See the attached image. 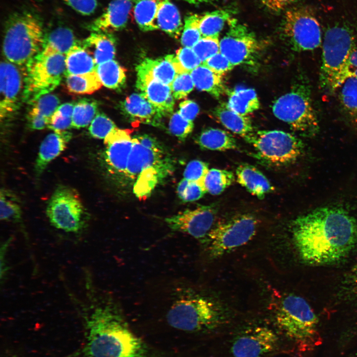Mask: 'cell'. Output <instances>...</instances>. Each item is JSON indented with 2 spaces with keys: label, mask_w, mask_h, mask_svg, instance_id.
Segmentation results:
<instances>
[{
  "label": "cell",
  "mask_w": 357,
  "mask_h": 357,
  "mask_svg": "<svg viewBox=\"0 0 357 357\" xmlns=\"http://www.w3.org/2000/svg\"><path fill=\"white\" fill-rule=\"evenodd\" d=\"M294 242L301 259L314 265L339 262L357 244V221L337 207L318 208L295 219Z\"/></svg>",
  "instance_id": "6da1fadb"
},
{
  "label": "cell",
  "mask_w": 357,
  "mask_h": 357,
  "mask_svg": "<svg viewBox=\"0 0 357 357\" xmlns=\"http://www.w3.org/2000/svg\"><path fill=\"white\" fill-rule=\"evenodd\" d=\"M82 317V357H149L147 346L132 331L113 299L94 304Z\"/></svg>",
  "instance_id": "7a4b0ae2"
},
{
  "label": "cell",
  "mask_w": 357,
  "mask_h": 357,
  "mask_svg": "<svg viewBox=\"0 0 357 357\" xmlns=\"http://www.w3.org/2000/svg\"><path fill=\"white\" fill-rule=\"evenodd\" d=\"M173 294L166 316L173 328L188 332L210 333L225 321L218 306L207 296L186 286L177 288Z\"/></svg>",
  "instance_id": "3957f363"
},
{
  "label": "cell",
  "mask_w": 357,
  "mask_h": 357,
  "mask_svg": "<svg viewBox=\"0 0 357 357\" xmlns=\"http://www.w3.org/2000/svg\"><path fill=\"white\" fill-rule=\"evenodd\" d=\"M132 143L125 183L131 184L137 197L144 199L174 172L175 162L162 144L155 147L146 146L135 136Z\"/></svg>",
  "instance_id": "277c9868"
},
{
  "label": "cell",
  "mask_w": 357,
  "mask_h": 357,
  "mask_svg": "<svg viewBox=\"0 0 357 357\" xmlns=\"http://www.w3.org/2000/svg\"><path fill=\"white\" fill-rule=\"evenodd\" d=\"M275 328L283 341L288 340L301 349L317 342L318 318L308 302L292 294L282 296L274 305Z\"/></svg>",
  "instance_id": "5b68a950"
},
{
  "label": "cell",
  "mask_w": 357,
  "mask_h": 357,
  "mask_svg": "<svg viewBox=\"0 0 357 357\" xmlns=\"http://www.w3.org/2000/svg\"><path fill=\"white\" fill-rule=\"evenodd\" d=\"M45 34L42 22L35 13L22 11L8 16L2 41L4 58L25 67L43 48Z\"/></svg>",
  "instance_id": "8992f818"
},
{
  "label": "cell",
  "mask_w": 357,
  "mask_h": 357,
  "mask_svg": "<svg viewBox=\"0 0 357 357\" xmlns=\"http://www.w3.org/2000/svg\"><path fill=\"white\" fill-rule=\"evenodd\" d=\"M218 337V357H268L282 349L283 340L276 330L255 324Z\"/></svg>",
  "instance_id": "52a82bcc"
},
{
  "label": "cell",
  "mask_w": 357,
  "mask_h": 357,
  "mask_svg": "<svg viewBox=\"0 0 357 357\" xmlns=\"http://www.w3.org/2000/svg\"><path fill=\"white\" fill-rule=\"evenodd\" d=\"M272 111L277 118L305 136H314L319 130L311 88L305 78L296 82L289 92L275 100Z\"/></svg>",
  "instance_id": "ba28073f"
},
{
  "label": "cell",
  "mask_w": 357,
  "mask_h": 357,
  "mask_svg": "<svg viewBox=\"0 0 357 357\" xmlns=\"http://www.w3.org/2000/svg\"><path fill=\"white\" fill-rule=\"evenodd\" d=\"M357 43V33L348 22H337L326 30L322 43L319 78L321 88L334 92L338 77Z\"/></svg>",
  "instance_id": "9c48e42d"
},
{
  "label": "cell",
  "mask_w": 357,
  "mask_h": 357,
  "mask_svg": "<svg viewBox=\"0 0 357 357\" xmlns=\"http://www.w3.org/2000/svg\"><path fill=\"white\" fill-rule=\"evenodd\" d=\"M65 55L45 47L29 61L25 66L23 101L31 105L60 85L65 75Z\"/></svg>",
  "instance_id": "30bf717a"
},
{
  "label": "cell",
  "mask_w": 357,
  "mask_h": 357,
  "mask_svg": "<svg viewBox=\"0 0 357 357\" xmlns=\"http://www.w3.org/2000/svg\"><path fill=\"white\" fill-rule=\"evenodd\" d=\"M257 226L253 216L237 215L214 225L201 241L209 257L218 258L246 244L255 235Z\"/></svg>",
  "instance_id": "8fae6325"
},
{
  "label": "cell",
  "mask_w": 357,
  "mask_h": 357,
  "mask_svg": "<svg viewBox=\"0 0 357 357\" xmlns=\"http://www.w3.org/2000/svg\"><path fill=\"white\" fill-rule=\"evenodd\" d=\"M255 151V157L273 166L294 162L302 153L304 145L293 134L279 130H257L244 138Z\"/></svg>",
  "instance_id": "7c38bea8"
},
{
  "label": "cell",
  "mask_w": 357,
  "mask_h": 357,
  "mask_svg": "<svg viewBox=\"0 0 357 357\" xmlns=\"http://www.w3.org/2000/svg\"><path fill=\"white\" fill-rule=\"evenodd\" d=\"M282 31L284 39L294 52L313 51L322 45L321 27L309 7L300 6L288 9L283 19Z\"/></svg>",
  "instance_id": "4fadbf2b"
},
{
  "label": "cell",
  "mask_w": 357,
  "mask_h": 357,
  "mask_svg": "<svg viewBox=\"0 0 357 357\" xmlns=\"http://www.w3.org/2000/svg\"><path fill=\"white\" fill-rule=\"evenodd\" d=\"M46 213L51 224L67 232L77 233L86 223L87 214L78 193L65 185L58 186L49 201Z\"/></svg>",
  "instance_id": "5bb4252c"
},
{
  "label": "cell",
  "mask_w": 357,
  "mask_h": 357,
  "mask_svg": "<svg viewBox=\"0 0 357 357\" xmlns=\"http://www.w3.org/2000/svg\"><path fill=\"white\" fill-rule=\"evenodd\" d=\"M1 121L11 119L23 101L25 67L19 66L4 58L0 63Z\"/></svg>",
  "instance_id": "9a60e30c"
},
{
  "label": "cell",
  "mask_w": 357,
  "mask_h": 357,
  "mask_svg": "<svg viewBox=\"0 0 357 357\" xmlns=\"http://www.w3.org/2000/svg\"><path fill=\"white\" fill-rule=\"evenodd\" d=\"M230 28L220 41V52L235 66L252 60L259 49L258 41L244 25L233 18Z\"/></svg>",
  "instance_id": "2e32d148"
},
{
  "label": "cell",
  "mask_w": 357,
  "mask_h": 357,
  "mask_svg": "<svg viewBox=\"0 0 357 357\" xmlns=\"http://www.w3.org/2000/svg\"><path fill=\"white\" fill-rule=\"evenodd\" d=\"M130 133V130L116 127L104 139L105 165L111 177L119 182L125 183L127 163L133 143Z\"/></svg>",
  "instance_id": "e0dca14e"
},
{
  "label": "cell",
  "mask_w": 357,
  "mask_h": 357,
  "mask_svg": "<svg viewBox=\"0 0 357 357\" xmlns=\"http://www.w3.org/2000/svg\"><path fill=\"white\" fill-rule=\"evenodd\" d=\"M216 209L212 205H201L167 217L165 221L173 231L188 234L200 241L214 226Z\"/></svg>",
  "instance_id": "ac0fdd59"
},
{
  "label": "cell",
  "mask_w": 357,
  "mask_h": 357,
  "mask_svg": "<svg viewBox=\"0 0 357 357\" xmlns=\"http://www.w3.org/2000/svg\"><path fill=\"white\" fill-rule=\"evenodd\" d=\"M133 3V0H113L86 27L92 32L112 33L122 30L127 25Z\"/></svg>",
  "instance_id": "d6986e66"
},
{
  "label": "cell",
  "mask_w": 357,
  "mask_h": 357,
  "mask_svg": "<svg viewBox=\"0 0 357 357\" xmlns=\"http://www.w3.org/2000/svg\"><path fill=\"white\" fill-rule=\"evenodd\" d=\"M136 86L140 93L165 116L172 113L175 99L170 86L144 75H137Z\"/></svg>",
  "instance_id": "ffe728a7"
},
{
  "label": "cell",
  "mask_w": 357,
  "mask_h": 357,
  "mask_svg": "<svg viewBox=\"0 0 357 357\" xmlns=\"http://www.w3.org/2000/svg\"><path fill=\"white\" fill-rule=\"evenodd\" d=\"M121 109L131 120L155 126H163L165 116L141 93H134L121 104Z\"/></svg>",
  "instance_id": "44dd1931"
},
{
  "label": "cell",
  "mask_w": 357,
  "mask_h": 357,
  "mask_svg": "<svg viewBox=\"0 0 357 357\" xmlns=\"http://www.w3.org/2000/svg\"><path fill=\"white\" fill-rule=\"evenodd\" d=\"M71 138V134L66 131L51 133L44 138L36 160L35 171L37 175H40L48 165L66 148Z\"/></svg>",
  "instance_id": "7402d4cb"
},
{
  "label": "cell",
  "mask_w": 357,
  "mask_h": 357,
  "mask_svg": "<svg viewBox=\"0 0 357 357\" xmlns=\"http://www.w3.org/2000/svg\"><path fill=\"white\" fill-rule=\"evenodd\" d=\"M236 174L238 182L258 199H263L266 194L274 189L265 175L252 165L247 164L239 165Z\"/></svg>",
  "instance_id": "603a6c76"
},
{
  "label": "cell",
  "mask_w": 357,
  "mask_h": 357,
  "mask_svg": "<svg viewBox=\"0 0 357 357\" xmlns=\"http://www.w3.org/2000/svg\"><path fill=\"white\" fill-rule=\"evenodd\" d=\"M174 57L169 55L157 59L146 58L137 66V75L149 76L171 86L178 74Z\"/></svg>",
  "instance_id": "cb8c5ba5"
},
{
  "label": "cell",
  "mask_w": 357,
  "mask_h": 357,
  "mask_svg": "<svg viewBox=\"0 0 357 357\" xmlns=\"http://www.w3.org/2000/svg\"><path fill=\"white\" fill-rule=\"evenodd\" d=\"M81 45L91 54L97 65L115 58L116 39L112 33L91 32L81 42Z\"/></svg>",
  "instance_id": "d4e9b609"
},
{
  "label": "cell",
  "mask_w": 357,
  "mask_h": 357,
  "mask_svg": "<svg viewBox=\"0 0 357 357\" xmlns=\"http://www.w3.org/2000/svg\"><path fill=\"white\" fill-rule=\"evenodd\" d=\"M213 114L224 126L243 138L254 131L250 118L233 111L227 103L221 102L214 109Z\"/></svg>",
  "instance_id": "484cf974"
},
{
  "label": "cell",
  "mask_w": 357,
  "mask_h": 357,
  "mask_svg": "<svg viewBox=\"0 0 357 357\" xmlns=\"http://www.w3.org/2000/svg\"><path fill=\"white\" fill-rule=\"evenodd\" d=\"M158 29L178 39L182 30L180 14L177 7L170 0H159L156 16Z\"/></svg>",
  "instance_id": "4316f807"
},
{
  "label": "cell",
  "mask_w": 357,
  "mask_h": 357,
  "mask_svg": "<svg viewBox=\"0 0 357 357\" xmlns=\"http://www.w3.org/2000/svg\"><path fill=\"white\" fill-rule=\"evenodd\" d=\"M190 75L194 86L199 90L205 91L216 98L227 92L222 76L201 64L192 70Z\"/></svg>",
  "instance_id": "83f0119b"
},
{
  "label": "cell",
  "mask_w": 357,
  "mask_h": 357,
  "mask_svg": "<svg viewBox=\"0 0 357 357\" xmlns=\"http://www.w3.org/2000/svg\"><path fill=\"white\" fill-rule=\"evenodd\" d=\"M337 89L343 114L352 125L357 127V77L350 76Z\"/></svg>",
  "instance_id": "f1b7e54d"
},
{
  "label": "cell",
  "mask_w": 357,
  "mask_h": 357,
  "mask_svg": "<svg viewBox=\"0 0 357 357\" xmlns=\"http://www.w3.org/2000/svg\"><path fill=\"white\" fill-rule=\"evenodd\" d=\"M196 142L204 149L225 151L238 148L236 140L228 132L219 128H208L196 137Z\"/></svg>",
  "instance_id": "f546056e"
},
{
  "label": "cell",
  "mask_w": 357,
  "mask_h": 357,
  "mask_svg": "<svg viewBox=\"0 0 357 357\" xmlns=\"http://www.w3.org/2000/svg\"><path fill=\"white\" fill-rule=\"evenodd\" d=\"M65 75L81 74L95 71L96 63L91 54L80 43L65 55Z\"/></svg>",
  "instance_id": "4dcf8cb0"
},
{
  "label": "cell",
  "mask_w": 357,
  "mask_h": 357,
  "mask_svg": "<svg viewBox=\"0 0 357 357\" xmlns=\"http://www.w3.org/2000/svg\"><path fill=\"white\" fill-rule=\"evenodd\" d=\"M229 96L228 105L235 112L247 116L260 107V103L255 90L251 88H237L227 90Z\"/></svg>",
  "instance_id": "1f68e13d"
},
{
  "label": "cell",
  "mask_w": 357,
  "mask_h": 357,
  "mask_svg": "<svg viewBox=\"0 0 357 357\" xmlns=\"http://www.w3.org/2000/svg\"><path fill=\"white\" fill-rule=\"evenodd\" d=\"M234 11L219 9L201 16L199 28L202 37H219L225 24L233 18Z\"/></svg>",
  "instance_id": "d6a6232c"
},
{
  "label": "cell",
  "mask_w": 357,
  "mask_h": 357,
  "mask_svg": "<svg viewBox=\"0 0 357 357\" xmlns=\"http://www.w3.org/2000/svg\"><path fill=\"white\" fill-rule=\"evenodd\" d=\"M159 2V0H135L134 18L142 31L158 29L156 21Z\"/></svg>",
  "instance_id": "836d02e7"
},
{
  "label": "cell",
  "mask_w": 357,
  "mask_h": 357,
  "mask_svg": "<svg viewBox=\"0 0 357 357\" xmlns=\"http://www.w3.org/2000/svg\"><path fill=\"white\" fill-rule=\"evenodd\" d=\"M95 71L102 85L107 88L119 89L125 83V69L114 60L97 64Z\"/></svg>",
  "instance_id": "e575fe53"
},
{
  "label": "cell",
  "mask_w": 357,
  "mask_h": 357,
  "mask_svg": "<svg viewBox=\"0 0 357 357\" xmlns=\"http://www.w3.org/2000/svg\"><path fill=\"white\" fill-rule=\"evenodd\" d=\"M67 89L75 94H90L103 85L96 71L81 74L66 75Z\"/></svg>",
  "instance_id": "d590c367"
},
{
  "label": "cell",
  "mask_w": 357,
  "mask_h": 357,
  "mask_svg": "<svg viewBox=\"0 0 357 357\" xmlns=\"http://www.w3.org/2000/svg\"><path fill=\"white\" fill-rule=\"evenodd\" d=\"M80 43L70 29L59 27L52 30L48 35H45L43 48L48 47L65 55L73 47Z\"/></svg>",
  "instance_id": "8d00e7d4"
},
{
  "label": "cell",
  "mask_w": 357,
  "mask_h": 357,
  "mask_svg": "<svg viewBox=\"0 0 357 357\" xmlns=\"http://www.w3.org/2000/svg\"><path fill=\"white\" fill-rule=\"evenodd\" d=\"M235 180L234 174L226 170L211 169L207 173L204 181L207 192L212 195L222 193Z\"/></svg>",
  "instance_id": "74e56055"
},
{
  "label": "cell",
  "mask_w": 357,
  "mask_h": 357,
  "mask_svg": "<svg viewBox=\"0 0 357 357\" xmlns=\"http://www.w3.org/2000/svg\"><path fill=\"white\" fill-rule=\"evenodd\" d=\"M22 210L19 200L11 191L1 189L0 193V218L1 220L19 222Z\"/></svg>",
  "instance_id": "f35d334b"
},
{
  "label": "cell",
  "mask_w": 357,
  "mask_h": 357,
  "mask_svg": "<svg viewBox=\"0 0 357 357\" xmlns=\"http://www.w3.org/2000/svg\"><path fill=\"white\" fill-rule=\"evenodd\" d=\"M98 103L83 99L75 104L72 116V127L80 128L91 123L98 111Z\"/></svg>",
  "instance_id": "ab89813d"
},
{
  "label": "cell",
  "mask_w": 357,
  "mask_h": 357,
  "mask_svg": "<svg viewBox=\"0 0 357 357\" xmlns=\"http://www.w3.org/2000/svg\"><path fill=\"white\" fill-rule=\"evenodd\" d=\"M200 18L201 16L197 14H190L185 16L180 38L183 47L192 48L202 37L199 28Z\"/></svg>",
  "instance_id": "60d3db41"
},
{
  "label": "cell",
  "mask_w": 357,
  "mask_h": 357,
  "mask_svg": "<svg viewBox=\"0 0 357 357\" xmlns=\"http://www.w3.org/2000/svg\"><path fill=\"white\" fill-rule=\"evenodd\" d=\"M173 62L178 73L190 72L202 64V61L196 55L192 48H181L174 55Z\"/></svg>",
  "instance_id": "b9f144b4"
},
{
  "label": "cell",
  "mask_w": 357,
  "mask_h": 357,
  "mask_svg": "<svg viewBox=\"0 0 357 357\" xmlns=\"http://www.w3.org/2000/svg\"><path fill=\"white\" fill-rule=\"evenodd\" d=\"M60 102L56 95L47 94L31 104V108L28 112L42 117L50 122L52 116L59 106Z\"/></svg>",
  "instance_id": "7bdbcfd3"
},
{
  "label": "cell",
  "mask_w": 357,
  "mask_h": 357,
  "mask_svg": "<svg viewBox=\"0 0 357 357\" xmlns=\"http://www.w3.org/2000/svg\"><path fill=\"white\" fill-rule=\"evenodd\" d=\"M204 184L183 178L177 187L178 197L183 202H192L202 198L206 192Z\"/></svg>",
  "instance_id": "ee69618b"
},
{
  "label": "cell",
  "mask_w": 357,
  "mask_h": 357,
  "mask_svg": "<svg viewBox=\"0 0 357 357\" xmlns=\"http://www.w3.org/2000/svg\"><path fill=\"white\" fill-rule=\"evenodd\" d=\"M193 126V121L183 118L178 111L170 118L168 130L171 134L183 141L191 133Z\"/></svg>",
  "instance_id": "f6af8a7d"
},
{
  "label": "cell",
  "mask_w": 357,
  "mask_h": 357,
  "mask_svg": "<svg viewBox=\"0 0 357 357\" xmlns=\"http://www.w3.org/2000/svg\"><path fill=\"white\" fill-rule=\"evenodd\" d=\"M117 127L106 115L98 113L89 127L90 135L96 139H105Z\"/></svg>",
  "instance_id": "bcb514c9"
},
{
  "label": "cell",
  "mask_w": 357,
  "mask_h": 357,
  "mask_svg": "<svg viewBox=\"0 0 357 357\" xmlns=\"http://www.w3.org/2000/svg\"><path fill=\"white\" fill-rule=\"evenodd\" d=\"M192 49L203 62L220 52L219 37H202Z\"/></svg>",
  "instance_id": "7dc6e473"
},
{
  "label": "cell",
  "mask_w": 357,
  "mask_h": 357,
  "mask_svg": "<svg viewBox=\"0 0 357 357\" xmlns=\"http://www.w3.org/2000/svg\"><path fill=\"white\" fill-rule=\"evenodd\" d=\"M194 87V82L189 72L177 74L171 85L173 97L176 100L185 98Z\"/></svg>",
  "instance_id": "c3c4849f"
},
{
  "label": "cell",
  "mask_w": 357,
  "mask_h": 357,
  "mask_svg": "<svg viewBox=\"0 0 357 357\" xmlns=\"http://www.w3.org/2000/svg\"><path fill=\"white\" fill-rule=\"evenodd\" d=\"M208 164L202 161L194 160L186 165L183 177L187 180L204 184V178L209 171Z\"/></svg>",
  "instance_id": "681fc988"
},
{
  "label": "cell",
  "mask_w": 357,
  "mask_h": 357,
  "mask_svg": "<svg viewBox=\"0 0 357 357\" xmlns=\"http://www.w3.org/2000/svg\"><path fill=\"white\" fill-rule=\"evenodd\" d=\"M202 64L222 76L231 71L234 66L220 52L208 59Z\"/></svg>",
  "instance_id": "f907efd6"
},
{
  "label": "cell",
  "mask_w": 357,
  "mask_h": 357,
  "mask_svg": "<svg viewBox=\"0 0 357 357\" xmlns=\"http://www.w3.org/2000/svg\"><path fill=\"white\" fill-rule=\"evenodd\" d=\"M357 69V43L353 48L345 66L339 75L335 84L334 91L348 77L353 75Z\"/></svg>",
  "instance_id": "816d5d0a"
},
{
  "label": "cell",
  "mask_w": 357,
  "mask_h": 357,
  "mask_svg": "<svg viewBox=\"0 0 357 357\" xmlns=\"http://www.w3.org/2000/svg\"><path fill=\"white\" fill-rule=\"evenodd\" d=\"M74 10L83 15H89L95 11L97 0H61Z\"/></svg>",
  "instance_id": "f5cc1de1"
},
{
  "label": "cell",
  "mask_w": 357,
  "mask_h": 357,
  "mask_svg": "<svg viewBox=\"0 0 357 357\" xmlns=\"http://www.w3.org/2000/svg\"><path fill=\"white\" fill-rule=\"evenodd\" d=\"M48 127L55 132L66 131L72 127V118L63 117L55 112L51 118Z\"/></svg>",
  "instance_id": "db71d44e"
},
{
  "label": "cell",
  "mask_w": 357,
  "mask_h": 357,
  "mask_svg": "<svg viewBox=\"0 0 357 357\" xmlns=\"http://www.w3.org/2000/svg\"><path fill=\"white\" fill-rule=\"evenodd\" d=\"M178 111L181 116L186 119L193 121L199 113V107L194 101L186 100L181 102Z\"/></svg>",
  "instance_id": "11a10c76"
},
{
  "label": "cell",
  "mask_w": 357,
  "mask_h": 357,
  "mask_svg": "<svg viewBox=\"0 0 357 357\" xmlns=\"http://www.w3.org/2000/svg\"><path fill=\"white\" fill-rule=\"evenodd\" d=\"M263 4L269 10L278 12L284 9L298 0H261Z\"/></svg>",
  "instance_id": "9f6ffc18"
},
{
  "label": "cell",
  "mask_w": 357,
  "mask_h": 357,
  "mask_svg": "<svg viewBox=\"0 0 357 357\" xmlns=\"http://www.w3.org/2000/svg\"><path fill=\"white\" fill-rule=\"evenodd\" d=\"M27 119L30 127L33 129L41 130L48 127L49 122L46 119L28 112Z\"/></svg>",
  "instance_id": "6f0895ef"
},
{
  "label": "cell",
  "mask_w": 357,
  "mask_h": 357,
  "mask_svg": "<svg viewBox=\"0 0 357 357\" xmlns=\"http://www.w3.org/2000/svg\"><path fill=\"white\" fill-rule=\"evenodd\" d=\"M346 285L350 291L357 297V263L349 272L346 280Z\"/></svg>",
  "instance_id": "680465c9"
},
{
  "label": "cell",
  "mask_w": 357,
  "mask_h": 357,
  "mask_svg": "<svg viewBox=\"0 0 357 357\" xmlns=\"http://www.w3.org/2000/svg\"><path fill=\"white\" fill-rule=\"evenodd\" d=\"M74 105L72 103L61 104L58 107L55 112L63 117L72 118Z\"/></svg>",
  "instance_id": "91938a15"
},
{
  "label": "cell",
  "mask_w": 357,
  "mask_h": 357,
  "mask_svg": "<svg viewBox=\"0 0 357 357\" xmlns=\"http://www.w3.org/2000/svg\"><path fill=\"white\" fill-rule=\"evenodd\" d=\"M187 2L193 4H199L214 2L217 0H184Z\"/></svg>",
  "instance_id": "94428289"
}]
</instances>
